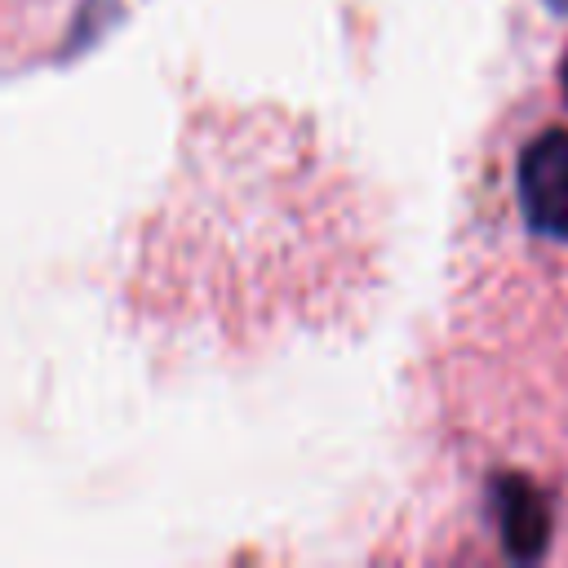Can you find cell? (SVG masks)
I'll use <instances>...</instances> for the list:
<instances>
[{"mask_svg":"<svg viewBox=\"0 0 568 568\" xmlns=\"http://www.w3.org/2000/svg\"><path fill=\"white\" fill-rule=\"evenodd\" d=\"M550 4H555V9H559V13H568V0H550Z\"/></svg>","mask_w":568,"mask_h":568,"instance_id":"cell-3","label":"cell"},{"mask_svg":"<svg viewBox=\"0 0 568 568\" xmlns=\"http://www.w3.org/2000/svg\"><path fill=\"white\" fill-rule=\"evenodd\" d=\"M519 204L532 231L568 240V133L550 129L519 155Z\"/></svg>","mask_w":568,"mask_h":568,"instance_id":"cell-1","label":"cell"},{"mask_svg":"<svg viewBox=\"0 0 568 568\" xmlns=\"http://www.w3.org/2000/svg\"><path fill=\"white\" fill-rule=\"evenodd\" d=\"M564 93H568V58H564Z\"/></svg>","mask_w":568,"mask_h":568,"instance_id":"cell-4","label":"cell"},{"mask_svg":"<svg viewBox=\"0 0 568 568\" xmlns=\"http://www.w3.org/2000/svg\"><path fill=\"white\" fill-rule=\"evenodd\" d=\"M497 519H501L506 550L515 559H537L546 550L550 515H546L541 493L528 479H501L497 484Z\"/></svg>","mask_w":568,"mask_h":568,"instance_id":"cell-2","label":"cell"}]
</instances>
